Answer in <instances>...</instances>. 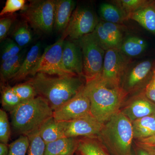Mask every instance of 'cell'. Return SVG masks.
<instances>
[{
	"label": "cell",
	"instance_id": "obj_1",
	"mask_svg": "<svg viewBox=\"0 0 155 155\" xmlns=\"http://www.w3.org/2000/svg\"><path fill=\"white\" fill-rule=\"evenodd\" d=\"M78 75L53 77L37 73L28 81L38 95L47 101L53 111L56 110L75 97L84 86Z\"/></svg>",
	"mask_w": 155,
	"mask_h": 155
},
{
	"label": "cell",
	"instance_id": "obj_2",
	"mask_svg": "<svg viewBox=\"0 0 155 155\" xmlns=\"http://www.w3.org/2000/svg\"><path fill=\"white\" fill-rule=\"evenodd\" d=\"M84 88L90 101L91 114L104 124L121 110L128 94L122 87L112 88L107 86L101 75L86 81Z\"/></svg>",
	"mask_w": 155,
	"mask_h": 155
},
{
	"label": "cell",
	"instance_id": "obj_3",
	"mask_svg": "<svg viewBox=\"0 0 155 155\" xmlns=\"http://www.w3.org/2000/svg\"><path fill=\"white\" fill-rule=\"evenodd\" d=\"M14 130L26 136L39 131L41 127L53 117L54 111L45 99L39 96L22 102L11 112Z\"/></svg>",
	"mask_w": 155,
	"mask_h": 155
},
{
	"label": "cell",
	"instance_id": "obj_4",
	"mask_svg": "<svg viewBox=\"0 0 155 155\" xmlns=\"http://www.w3.org/2000/svg\"><path fill=\"white\" fill-rule=\"evenodd\" d=\"M97 138L114 155H132V122L121 110L104 123Z\"/></svg>",
	"mask_w": 155,
	"mask_h": 155
},
{
	"label": "cell",
	"instance_id": "obj_5",
	"mask_svg": "<svg viewBox=\"0 0 155 155\" xmlns=\"http://www.w3.org/2000/svg\"><path fill=\"white\" fill-rule=\"evenodd\" d=\"M54 0L30 1L23 11V17L31 27L39 33L50 34L54 29Z\"/></svg>",
	"mask_w": 155,
	"mask_h": 155
},
{
	"label": "cell",
	"instance_id": "obj_6",
	"mask_svg": "<svg viewBox=\"0 0 155 155\" xmlns=\"http://www.w3.org/2000/svg\"><path fill=\"white\" fill-rule=\"evenodd\" d=\"M83 55V77L88 80L101 75L106 51L92 33L76 41Z\"/></svg>",
	"mask_w": 155,
	"mask_h": 155
},
{
	"label": "cell",
	"instance_id": "obj_7",
	"mask_svg": "<svg viewBox=\"0 0 155 155\" xmlns=\"http://www.w3.org/2000/svg\"><path fill=\"white\" fill-rule=\"evenodd\" d=\"M64 41L61 37L45 48L31 75L34 76L38 73L59 76L77 75L67 70L63 63L62 53Z\"/></svg>",
	"mask_w": 155,
	"mask_h": 155
},
{
	"label": "cell",
	"instance_id": "obj_8",
	"mask_svg": "<svg viewBox=\"0 0 155 155\" xmlns=\"http://www.w3.org/2000/svg\"><path fill=\"white\" fill-rule=\"evenodd\" d=\"M130 65V59L119 49L106 51L101 77L107 86L112 88L121 87L123 75Z\"/></svg>",
	"mask_w": 155,
	"mask_h": 155
},
{
	"label": "cell",
	"instance_id": "obj_9",
	"mask_svg": "<svg viewBox=\"0 0 155 155\" xmlns=\"http://www.w3.org/2000/svg\"><path fill=\"white\" fill-rule=\"evenodd\" d=\"M98 23L97 16L91 9L77 7L72 13L69 24L62 37H69L77 41L87 35L92 33Z\"/></svg>",
	"mask_w": 155,
	"mask_h": 155
},
{
	"label": "cell",
	"instance_id": "obj_10",
	"mask_svg": "<svg viewBox=\"0 0 155 155\" xmlns=\"http://www.w3.org/2000/svg\"><path fill=\"white\" fill-rule=\"evenodd\" d=\"M90 114V101L84 85L75 97L54 111L53 117L59 122H69Z\"/></svg>",
	"mask_w": 155,
	"mask_h": 155
},
{
	"label": "cell",
	"instance_id": "obj_11",
	"mask_svg": "<svg viewBox=\"0 0 155 155\" xmlns=\"http://www.w3.org/2000/svg\"><path fill=\"white\" fill-rule=\"evenodd\" d=\"M66 137L78 136L97 138L104 126L91 114L69 122H63Z\"/></svg>",
	"mask_w": 155,
	"mask_h": 155
},
{
	"label": "cell",
	"instance_id": "obj_12",
	"mask_svg": "<svg viewBox=\"0 0 155 155\" xmlns=\"http://www.w3.org/2000/svg\"><path fill=\"white\" fill-rule=\"evenodd\" d=\"M119 24L102 21L98 22L94 34L105 51L110 49L120 50L123 42V33Z\"/></svg>",
	"mask_w": 155,
	"mask_h": 155
},
{
	"label": "cell",
	"instance_id": "obj_13",
	"mask_svg": "<svg viewBox=\"0 0 155 155\" xmlns=\"http://www.w3.org/2000/svg\"><path fill=\"white\" fill-rule=\"evenodd\" d=\"M62 59L64 66L67 70L80 77L83 76V55L77 43L64 41Z\"/></svg>",
	"mask_w": 155,
	"mask_h": 155
},
{
	"label": "cell",
	"instance_id": "obj_14",
	"mask_svg": "<svg viewBox=\"0 0 155 155\" xmlns=\"http://www.w3.org/2000/svg\"><path fill=\"white\" fill-rule=\"evenodd\" d=\"M121 111L132 122L155 114V107L145 95L140 94L134 97Z\"/></svg>",
	"mask_w": 155,
	"mask_h": 155
},
{
	"label": "cell",
	"instance_id": "obj_15",
	"mask_svg": "<svg viewBox=\"0 0 155 155\" xmlns=\"http://www.w3.org/2000/svg\"><path fill=\"white\" fill-rule=\"evenodd\" d=\"M75 6V2L72 0L55 1L54 29L57 32H64L66 29Z\"/></svg>",
	"mask_w": 155,
	"mask_h": 155
},
{
	"label": "cell",
	"instance_id": "obj_16",
	"mask_svg": "<svg viewBox=\"0 0 155 155\" xmlns=\"http://www.w3.org/2000/svg\"><path fill=\"white\" fill-rule=\"evenodd\" d=\"M41 48L40 43L39 42L31 48L26 54L19 71L12 78L13 81L23 80L28 75H31L41 55Z\"/></svg>",
	"mask_w": 155,
	"mask_h": 155
},
{
	"label": "cell",
	"instance_id": "obj_17",
	"mask_svg": "<svg viewBox=\"0 0 155 155\" xmlns=\"http://www.w3.org/2000/svg\"><path fill=\"white\" fill-rule=\"evenodd\" d=\"M79 140L63 137L46 144L45 155H65L77 150Z\"/></svg>",
	"mask_w": 155,
	"mask_h": 155
},
{
	"label": "cell",
	"instance_id": "obj_18",
	"mask_svg": "<svg viewBox=\"0 0 155 155\" xmlns=\"http://www.w3.org/2000/svg\"><path fill=\"white\" fill-rule=\"evenodd\" d=\"M152 68L150 61L140 62L134 66L128 72L126 84L128 89H133L143 81L149 75Z\"/></svg>",
	"mask_w": 155,
	"mask_h": 155
},
{
	"label": "cell",
	"instance_id": "obj_19",
	"mask_svg": "<svg viewBox=\"0 0 155 155\" xmlns=\"http://www.w3.org/2000/svg\"><path fill=\"white\" fill-rule=\"evenodd\" d=\"M39 135L46 144L66 137L64 135V123L51 117L42 126L39 131Z\"/></svg>",
	"mask_w": 155,
	"mask_h": 155
},
{
	"label": "cell",
	"instance_id": "obj_20",
	"mask_svg": "<svg viewBox=\"0 0 155 155\" xmlns=\"http://www.w3.org/2000/svg\"><path fill=\"white\" fill-rule=\"evenodd\" d=\"M132 124L134 138L137 140L155 134V114L136 120Z\"/></svg>",
	"mask_w": 155,
	"mask_h": 155
},
{
	"label": "cell",
	"instance_id": "obj_21",
	"mask_svg": "<svg viewBox=\"0 0 155 155\" xmlns=\"http://www.w3.org/2000/svg\"><path fill=\"white\" fill-rule=\"evenodd\" d=\"M127 18L134 20L145 29L155 34V8L151 5L128 14Z\"/></svg>",
	"mask_w": 155,
	"mask_h": 155
},
{
	"label": "cell",
	"instance_id": "obj_22",
	"mask_svg": "<svg viewBox=\"0 0 155 155\" xmlns=\"http://www.w3.org/2000/svg\"><path fill=\"white\" fill-rule=\"evenodd\" d=\"M25 56V50L22 51L17 55L1 63L0 73L2 81L5 82L13 78L20 69Z\"/></svg>",
	"mask_w": 155,
	"mask_h": 155
},
{
	"label": "cell",
	"instance_id": "obj_23",
	"mask_svg": "<svg viewBox=\"0 0 155 155\" xmlns=\"http://www.w3.org/2000/svg\"><path fill=\"white\" fill-rule=\"evenodd\" d=\"M76 151L80 155H110L97 138L84 137L79 140Z\"/></svg>",
	"mask_w": 155,
	"mask_h": 155
},
{
	"label": "cell",
	"instance_id": "obj_24",
	"mask_svg": "<svg viewBox=\"0 0 155 155\" xmlns=\"http://www.w3.org/2000/svg\"><path fill=\"white\" fill-rule=\"evenodd\" d=\"M147 42L137 36H130L123 40L120 50L127 57H134L141 54L146 49Z\"/></svg>",
	"mask_w": 155,
	"mask_h": 155
},
{
	"label": "cell",
	"instance_id": "obj_25",
	"mask_svg": "<svg viewBox=\"0 0 155 155\" xmlns=\"http://www.w3.org/2000/svg\"><path fill=\"white\" fill-rule=\"evenodd\" d=\"M100 16L105 22L119 24L127 19V16L117 6L103 3L99 8Z\"/></svg>",
	"mask_w": 155,
	"mask_h": 155
},
{
	"label": "cell",
	"instance_id": "obj_26",
	"mask_svg": "<svg viewBox=\"0 0 155 155\" xmlns=\"http://www.w3.org/2000/svg\"><path fill=\"white\" fill-rule=\"evenodd\" d=\"M22 102L15 93L12 87L2 85V104L3 108L11 113Z\"/></svg>",
	"mask_w": 155,
	"mask_h": 155
},
{
	"label": "cell",
	"instance_id": "obj_27",
	"mask_svg": "<svg viewBox=\"0 0 155 155\" xmlns=\"http://www.w3.org/2000/svg\"><path fill=\"white\" fill-rule=\"evenodd\" d=\"M12 35L14 41L21 48L27 45L32 40V34L26 21L17 25Z\"/></svg>",
	"mask_w": 155,
	"mask_h": 155
},
{
	"label": "cell",
	"instance_id": "obj_28",
	"mask_svg": "<svg viewBox=\"0 0 155 155\" xmlns=\"http://www.w3.org/2000/svg\"><path fill=\"white\" fill-rule=\"evenodd\" d=\"M115 5L127 16L151 5L150 1L145 0H118L114 2Z\"/></svg>",
	"mask_w": 155,
	"mask_h": 155
},
{
	"label": "cell",
	"instance_id": "obj_29",
	"mask_svg": "<svg viewBox=\"0 0 155 155\" xmlns=\"http://www.w3.org/2000/svg\"><path fill=\"white\" fill-rule=\"evenodd\" d=\"M28 137L29 141L28 155H45L46 143L41 137L39 131Z\"/></svg>",
	"mask_w": 155,
	"mask_h": 155
},
{
	"label": "cell",
	"instance_id": "obj_30",
	"mask_svg": "<svg viewBox=\"0 0 155 155\" xmlns=\"http://www.w3.org/2000/svg\"><path fill=\"white\" fill-rule=\"evenodd\" d=\"M14 91L22 102L28 101L38 96L33 85L28 81L12 87Z\"/></svg>",
	"mask_w": 155,
	"mask_h": 155
},
{
	"label": "cell",
	"instance_id": "obj_31",
	"mask_svg": "<svg viewBox=\"0 0 155 155\" xmlns=\"http://www.w3.org/2000/svg\"><path fill=\"white\" fill-rule=\"evenodd\" d=\"M20 48L13 40L10 38L5 39L1 49V63L17 55L22 51Z\"/></svg>",
	"mask_w": 155,
	"mask_h": 155
},
{
	"label": "cell",
	"instance_id": "obj_32",
	"mask_svg": "<svg viewBox=\"0 0 155 155\" xmlns=\"http://www.w3.org/2000/svg\"><path fill=\"white\" fill-rule=\"evenodd\" d=\"M29 141L28 137L20 135L9 145L8 155H25L28 152Z\"/></svg>",
	"mask_w": 155,
	"mask_h": 155
},
{
	"label": "cell",
	"instance_id": "obj_33",
	"mask_svg": "<svg viewBox=\"0 0 155 155\" xmlns=\"http://www.w3.org/2000/svg\"><path fill=\"white\" fill-rule=\"evenodd\" d=\"M11 130L8 114L4 110H0V141L8 144L11 137Z\"/></svg>",
	"mask_w": 155,
	"mask_h": 155
},
{
	"label": "cell",
	"instance_id": "obj_34",
	"mask_svg": "<svg viewBox=\"0 0 155 155\" xmlns=\"http://www.w3.org/2000/svg\"><path fill=\"white\" fill-rule=\"evenodd\" d=\"M25 3L26 1L25 0H7L0 13V16L13 13L20 10H24L26 7Z\"/></svg>",
	"mask_w": 155,
	"mask_h": 155
},
{
	"label": "cell",
	"instance_id": "obj_35",
	"mask_svg": "<svg viewBox=\"0 0 155 155\" xmlns=\"http://www.w3.org/2000/svg\"><path fill=\"white\" fill-rule=\"evenodd\" d=\"M12 17H5L0 19V40L3 41L6 39L9 30L13 23Z\"/></svg>",
	"mask_w": 155,
	"mask_h": 155
},
{
	"label": "cell",
	"instance_id": "obj_36",
	"mask_svg": "<svg viewBox=\"0 0 155 155\" xmlns=\"http://www.w3.org/2000/svg\"><path fill=\"white\" fill-rule=\"evenodd\" d=\"M137 145L155 152V134L147 138L137 140Z\"/></svg>",
	"mask_w": 155,
	"mask_h": 155
},
{
	"label": "cell",
	"instance_id": "obj_37",
	"mask_svg": "<svg viewBox=\"0 0 155 155\" xmlns=\"http://www.w3.org/2000/svg\"><path fill=\"white\" fill-rule=\"evenodd\" d=\"M144 95L150 101L155 103V80L153 79L147 85Z\"/></svg>",
	"mask_w": 155,
	"mask_h": 155
},
{
	"label": "cell",
	"instance_id": "obj_38",
	"mask_svg": "<svg viewBox=\"0 0 155 155\" xmlns=\"http://www.w3.org/2000/svg\"><path fill=\"white\" fill-rule=\"evenodd\" d=\"M137 146V155H155V152L146 148Z\"/></svg>",
	"mask_w": 155,
	"mask_h": 155
},
{
	"label": "cell",
	"instance_id": "obj_39",
	"mask_svg": "<svg viewBox=\"0 0 155 155\" xmlns=\"http://www.w3.org/2000/svg\"><path fill=\"white\" fill-rule=\"evenodd\" d=\"M9 145L5 143H0V155H8Z\"/></svg>",
	"mask_w": 155,
	"mask_h": 155
},
{
	"label": "cell",
	"instance_id": "obj_40",
	"mask_svg": "<svg viewBox=\"0 0 155 155\" xmlns=\"http://www.w3.org/2000/svg\"><path fill=\"white\" fill-rule=\"evenodd\" d=\"M74 153H71L65 155H74Z\"/></svg>",
	"mask_w": 155,
	"mask_h": 155
},
{
	"label": "cell",
	"instance_id": "obj_41",
	"mask_svg": "<svg viewBox=\"0 0 155 155\" xmlns=\"http://www.w3.org/2000/svg\"><path fill=\"white\" fill-rule=\"evenodd\" d=\"M153 79H154V80H155V71L154 72V75Z\"/></svg>",
	"mask_w": 155,
	"mask_h": 155
}]
</instances>
